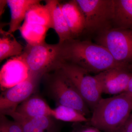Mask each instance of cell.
Returning <instances> with one entry per match:
<instances>
[{"label": "cell", "instance_id": "6da1fadb", "mask_svg": "<svg viewBox=\"0 0 132 132\" xmlns=\"http://www.w3.org/2000/svg\"><path fill=\"white\" fill-rule=\"evenodd\" d=\"M61 44L64 62L79 66L90 73L98 74L114 68L128 67L116 61L105 48L90 41L73 39Z\"/></svg>", "mask_w": 132, "mask_h": 132}, {"label": "cell", "instance_id": "7a4b0ae2", "mask_svg": "<svg viewBox=\"0 0 132 132\" xmlns=\"http://www.w3.org/2000/svg\"><path fill=\"white\" fill-rule=\"evenodd\" d=\"M132 97L125 93L102 98L88 123L104 132H117L130 117Z\"/></svg>", "mask_w": 132, "mask_h": 132}, {"label": "cell", "instance_id": "3957f363", "mask_svg": "<svg viewBox=\"0 0 132 132\" xmlns=\"http://www.w3.org/2000/svg\"><path fill=\"white\" fill-rule=\"evenodd\" d=\"M28 69L29 74L42 78L60 69L64 62L62 56L61 44H27L20 55Z\"/></svg>", "mask_w": 132, "mask_h": 132}, {"label": "cell", "instance_id": "277c9868", "mask_svg": "<svg viewBox=\"0 0 132 132\" xmlns=\"http://www.w3.org/2000/svg\"><path fill=\"white\" fill-rule=\"evenodd\" d=\"M48 77L46 90L57 106L75 109L88 118L90 110L73 83L60 69L53 71Z\"/></svg>", "mask_w": 132, "mask_h": 132}, {"label": "cell", "instance_id": "5b68a950", "mask_svg": "<svg viewBox=\"0 0 132 132\" xmlns=\"http://www.w3.org/2000/svg\"><path fill=\"white\" fill-rule=\"evenodd\" d=\"M85 17V31L98 34L112 28L113 0H76Z\"/></svg>", "mask_w": 132, "mask_h": 132}, {"label": "cell", "instance_id": "8992f818", "mask_svg": "<svg viewBox=\"0 0 132 132\" xmlns=\"http://www.w3.org/2000/svg\"><path fill=\"white\" fill-rule=\"evenodd\" d=\"M61 71L73 83L90 111L94 109L102 98V92L95 76L75 64L64 62Z\"/></svg>", "mask_w": 132, "mask_h": 132}, {"label": "cell", "instance_id": "52a82bcc", "mask_svg": "<svg viewBox=\"0 0 132 132\" xmlns=\"http://www.w3.org/2000/svg\"><path fill=\"white\" fill-rule=\"evenodd\" d=\"M96 41L119 63L132 61V30L111 28L98 34Z\"/></svg>", "mask_w": 132, "mask_h": 132}, {"label": "cell", "instance_id": "ba28073f", "mask_svg": "<svg viewBox=\"0 0 132 132\" xmlns=\"http://www.w3.org/2000/svg\"><path fill=\"white\" fill-rule=\"evenodd\" d=\"M41 78L29 74L18 85L2 91L0 96V114L14 112L17 106L35 93Z\"/></svg>", "mask_w": 132, "mask_h": 132}, {"label": "cell", "instance_id": "9c48e42d", "mask_svg": "<svg viewBox=\"0 0 132 132\" xmlns=\"http://www.w3.org/2000/svg\"><path fill=\"white\" fill-rule=\"evenodd\" d=\"M95 76L102 93L117 95L126 91L132 74L128 70V67H121L108 69Z\"/></svg>", "mask_w": 132, "mask_h": 132}, {"label": "cell", "instance_id": "30bf717a", "mask_svg": "<svg viewBox=\"0 0 132 132\" xmlns=\"http://www.w3.org/2000/svg\"><path fill=\"white\" fill-rule=\"evenodd\" d=\"M28 69L20 56L12 57L3 65L0 71V87L4 91L28 78Z\"/></svg>", "mask_w": 132, "mask_h": 132}, {"label": "cell", "instance_id": "8fae6325", "mask_svg": "<svg viewBox=\"0 0 132 132\" xmlns=\"http://www.w3.org/2000/svg\"><path fill=\"white\" fill-rule=\"evenodd\" d=\"M8 115L20 124L23 132H61L62 125L52 116L28 118L15 112Z\"/></svg>", "mask_w": 132, "mask_h": 132}, {"label": "cell", "instance_id": "7c38bea8", "mask_svg": "<svg viewBox=\"0 0 132 132\" xmlns=\"http://www.w3.org/2000/svg\"><path fill=\"white\" fill-rule=\"evenodd\" d=\"M61 6L74 39H75L86 30L84 14L76 0L61 3Z\"/></svg>", "mask_w": 132, "mask_h": 132}, {"label": "cell", "instance_id": "4fadbf2b", "mask_svg": "<svg viewBox=\"0 0 132 132\" xmlns=\"http://www.w3.org/2000/svg\"><path fill=\"white\" fill-rule=\"evenodd\" d=\"M46 4L50 11L52 28L56 32L60 43H62L74 39L61 6V3L56 0H48Z\"/></svg>", "mask_w": 132, "mask_h": 132}, {"label": "cell", "instance_id": "5bb4252c", "mask_svg": "<svg viewBox=\"0 0 132 132\" xmlns=\"http://www.w3.org/2000/svg\"><path fill=\"white\" fill-rule=\"evenodd\" d=\"M53 109L44 99L37 94H34L20 104L15 112L26 118L38 116H52Z\"/></svg>", "mask_w": 132, "mask_h": 132}, {"label": "cell", "instance_id": "9a60e30c", "mask_svg": "<svg viewBox=\"0 0 132 132\" xmlns=\"http://www.w3.org/2000/svg\"><path fill=\"white\" fill-rule=\"evenodd\" d=\"M38 0H7V5L10 9L11 19L9 32L13 34L19 30L22 22L25 20L26 14L33 6L40 2Z\"/></svg>", "mask_w": 132, "mask_h": 132}, {"label": "cell", "instance_id": "2e32d148", "mask_svg": "<svg viewBox=\"0 0 132 132\" xmlns=\"http://www.w3.org/2000/svg\"><path fill=\"white\" fill-rule=\"evenodd\" d=\"M112 28L132 30V0H113Z\"/></svg>", "mask_w": 132, "mask_h": 132}, {"label": "cell", "instance_id": "e0dca14e", "mask_svg": "<svg viewBox=\"0 0 132 132\" xmlns=\"http://www.w3.org/2000/svg\"><path fill=\"white\" fill-rule=\"evenodd\" d=\"M0 38V61L9 57L20 56L22 54L24 47L18 42L13 34L1 29Z\"/></svg>", "mask_w": 132, "mask_h": 132}, {"label": "cell", "instance_id": "ac0fdd59", "mask_svg": "<svg viewBox=\"0 0 132 132\" xmlns=\"http://www.w3.org/2000/svg\"><path fill=\"white\" fill-rule=\"evenodd\" d=\"M49 29L45 26L31 24L24 21L19 30L27 44L35 45L45 42L46 35Z\"/></svg>", "mask_w": 132, "mask_h": 132}, {"label": "cell", "instance_id": "d6986e66", "mask_svg": "<svg viewBox=\"0 0 132 132\" xmlns=\"http://www.w3.org/2000/svg\"><path fill=\"white\" fill-rule=\"evenodd\" d=\"M24 21L52 28L51 14L46 4L43 5L39 3L33 6L27 13Z\"/></svg>", "mask_w": 132, "mask_h": 132}, {"label": "cell", "instance_id": "ffe728a7", "mask_svg": "<svg viewBox=\"0 0 132 132\" xmlns=\"http://www.w3.org/2000/svg\"><path fill=\"white\" fill-rule=\"evenodd\" d=\"M52 116L59 121L73 123H86L89 121V119L75 109L62 105L53 109Z\"/></svg>", "mask_w": 132, "mask_h": 132}, {"label": "cell", "instance_id": "44dd1931", "mask_svg": "<svg viewBox=\"0 0 132 132\" xmlns=\"http://www.w3.org/2000/svg\"><path fill=\"white\" fill-rule=\"evenodd\" d=\"M0 132H23L19 123L9 120L6 116L0 114Z\"/></svg>", "mask_w": 132, "mask_h": 132}, {"label": "cell", "instance_id": "7402d4cb", "mask_svg": "<svg viewBox=\"0 0 132 132\" xmlns=\"http://www.w3.org/2000/svg\"><path fill=\"white\" fill-rule=\"evenodd\" d=\"M71 132H104L98 128L86 123H73Z\"/></svg>", "mask_w": 132, "mask_h": 132}, {"label": "cell", "instance_id": "603a6c76", "mask_svg": "<svg viewBox=\"0 0 132 132\" xmlns=\"http://www.w3.org/2000/svg\"><path fill=\"white\" fill-rule=\"evenodd\" d=\"M117 132H132V117L130 116Z\"/></svg>", "mask_w": 132, "mask_h": 132}, {"label": "cell", "instance_id": "cb8c5ba5", "mask_svg": "<svg viewBox=\"0 0 132 132\" xmlns=\"http://www.w3.org/2000/svg\"><path fill=\"white\" fill-rule=\"evenodd\" d=\"M124 93H126L132 97V77L129 81L126 90Z\"/></svg>", "mask_w": 132, "mask_h": 132}, {"label": "cell", "instance_id": "d4e9b609", "mask_svg": "<svg viewBox=\"0 0 132 132\" xmlns=\"http://www.w3.org/2000/svg\"><path fill=\"white\" fill-rule=\"evenodd\" d=\"M130 116H131V117H132V113L131 114V115H130Z\"/></svg>", "mask_w": 132, "mask_h": 132}]
</instances>
